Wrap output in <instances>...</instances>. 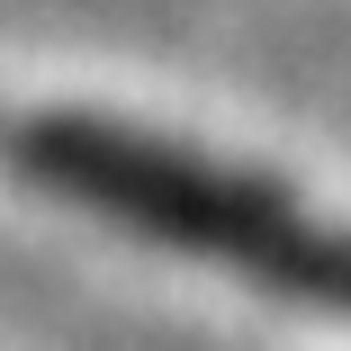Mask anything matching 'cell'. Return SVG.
Listing matches in <instances>:
<instances>
[{"instance_id":"cell-1","label":"cell","mask_w":351,"mask_h":351,"mask_svg":"<svg viewBox=\"0 0 351 351\" xmlns=\"http://www.w3.org/2000/svg\"><path fill=\"white\" fill-rule=\"evenodd\" d=\"M27 171L63 198L99 207V217H117V226H145L180 252H207V261L261 279V289H289V298L351 315V243L298 226L289 198H270L217 162H189L154 135H126L99 117H54L27 135Z\"/></svg>"}]
</instances>
